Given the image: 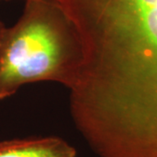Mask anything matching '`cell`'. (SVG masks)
Masks as SVG:
<instances>
[{
    "instance_id": "obj_2",
    "label": "cell",
    "mask_w": 157,
    "mask_h": 157,
    "mask_svg": "<svg viewBox=\"0 0 157 157\" xmlns=\"http://www.w3.org/2000/svg\"><path fill=\"white\" fill-rule=\"evenodd\" d=\"M0 157H77L75 147L57 136L0 141Z\"/></svg>"
},
{
    "instance_id": "obj_3",
    "label": "cell",
    "mask_w": 157,
    "mask_h": 157,
    "mask_svg": "<svg viewBox=\"0 0 157 157\" xmlns=\"http://www.w3.org/2000/svg\"><path fill=\"white\" fill-rule=\"evenodd\" d=\"M6 26L5 25V24L0 21V47H1V43H2V39H3V36L5 33V31H6Z\"/></svg>"
},
{
    "instance_id": "obj_4",
    "label": "cell",
    "mask_w": 157,
    "mask_h": 157,
    "mask_svg": "<svg viewBox=\"0 0 157 157\" xmlns=\"http://www.w3.org/2000/svg\"><path fill=\"white\" fill-rule=\"evenodd\" d=\"M0 1H1V0H0ZM25 1H28V0H25Z\"/></svg>"
},
{
    "instance_id": "obj_1",
    "label": "cell",
    "mask_w": 157,
    "mask_h": 157,
    "mask_svg": "<svg viewBox=\"0 0 157 157\" xmlns=\"http://www.w3.org/2000/svg\"><path fill=\"white\" fill-rule=\"evenodd\" d=\"M84 58L77 29L58 0L25 1L0 47V101L23 86L52 81L68 89Z\"/></svg>"
}]
</instances>
